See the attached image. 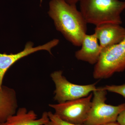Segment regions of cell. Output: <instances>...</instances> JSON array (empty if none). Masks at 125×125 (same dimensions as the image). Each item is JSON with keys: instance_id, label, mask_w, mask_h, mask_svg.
<instances>
[{"instance_id": "obj_1", "label": "cell", "mask_w": 125, "mask_h": 125, "mask_svg": "<svg viewBox=\"0 0 125 125\" xmlns=\"http://www.w3.org/2000/svg\"><path fill=\"white\" fill-rule=\"evenodd\" d=\"M48 14L56 29L74 46H80L87 33V23L76 5L64 0H51Z\"/></svg>"}, {"instance_id": "obj_2", "label": "cell", "mask_w": 125, "mask_h": 125, "mask_svg": "<svg viewBox=\"0 0 125 125\" xmlns=\"http://www.w3.org/2000/svg\"><path fill=\"white\" fill-rule=\"evenodd\" d=\"M80 12L87 23L97 26L106 23L121 24L125 1L119 0H80Z\"/></svg>"}, {"instance_id": "obj_3", "label": "cell", "mask_w": 125, "mask_h": 125, "mask_svg": "<svg viewBox=\"0 0 125 125\" xmlns=\"http://www.w3.org/2000/svg\"><path fill=\"white\" fill-rule=\"evenodd\" d=\"M107 91L102 87L93 92L92 105L84 125H101L117 122L120 113L125 109V103L114 106L106 103Z\"/></svg>"}, {"instance_id": "obj_4", "label": "cell", "mask_w": 125, "mask_h": 125, "mask_svg": "<svg viewBox=\"0 0 125 125\" xmlns=\"http://www.w3.org/2000/svg\"><path fill=\"white\" fill-rule=\"evenodd\" d=\"M125 70V37L117 44L103 49L94 66L93 77L107 79Z\"/></svg>"}, {"instance_id": "obj_5", "label": "cell", "mask_w": 125, "mask_h": 125, "mask_svg": "<svg viewBox=\"0 0 125 125\" xmlns=\"http://www.w3.org/2000/svg\"><path fill=\"white\" fill-rule=\"evenodd\" d=\"M93 94L75 100L50 104L55 114L63 120L77 125H83L88 116L92 105Z\"/></svg>"}, {"instance_id": "obj_6", "label": "cell", "mask_w": 125, "mask_h": 125, "mask_svg": "<svg viewBox=\"0 0 125 125\" xmlns=\"http://www.w3.org/2000/svg\"><path fill=\"white\" fill-rule=\"evenodd\" d=\"M51 77L55 87L54 99L58 103L84 97L97 89L96 83L79 85L71 83L62 75L61 71L54 72L51 74Z\"/></svg>"}, {"instance_id": "obj_7", "label": "cell", "mask_w": 125, "mask_h": 125, "mask_svg": "<svg viewBox=\"0 0 125 125\" xmlns=\"http://www.w3.org/2000/svg\"><path fill=\"white\" fill-rule=\"evenodd\" d=\"M59 42L58 39H54L44 45L34 47L33 43L30 42L26 43L22 51L16 54L0 53V90L2 87L3 79L6 72L15 62L38 51L45 50L52 54L51 49L58 45Z\"/></svg>"}, {"instance_id": "obj_8", "label": "cell", "mask_w": 125, "mask_h": 125, "mask_svg": "<svg viewBox=\"0 0 125 125\" xmlns=\"http://www.w3.org/2000/svg\"><path fill=\"white\" fill-rule=\"evenodd\" d=\"M95 35L103 49L120 42L125 37V28L120 24L106 23L96 26Z\"/></svg>"}, {"instance_id": "obj_9", "label": "cell", "mask_w": 125, "mask_h": 125, "mask_svg": "<svg viewBox=\"0 0 125 125\" xmlns=\"http://www.w3.org/2000/svg\"><path fill=\"white\" fill-rule=\"evenodd\" d=\"M81 46V48L75 53L76 59L91 64H96L99 59L102 49L95 34L91 35L85 34Z\"/></svg>"}, {"instance_id": "obj_10", "label": "cell", "mask_w": 125, "mask_h": 125, "mask_svg": "<svg viewBox=\"0 0 125 125\" xmlns=\"http://www.w3.org/2000/svg\"><path fill=\"white\" fill-rule=\"evenodd\" d=\"M48 112H45L38 118L33 110L28 111L25 107L20 108L14 115L11 116L1 125H45L49 122Z\"/></svg>"}, {"instance_id": "obj_11", "label": "cell", "mask_w": 125, "mask_h": 125, "mask_svg": "<svg viewBox=\"0 0 125 125\" xmlns=\"http://www.w3.org/2000/svg\"><path fill=\"white\" fill-rule=\"evenodd\" d=\"M18 107L15 90L2 85L0 90V123H4L10 117L14 115Z\"/></svg>"}, {"instance_id": "obj_12", "label": "cell", "mask_w": 125, "mask_h": 125, "mask_svg": "<svg viewBox=\"0 0 125 125\" xmlns=\"http://www.w3.org/2000/svg\"><path fill=\"white\" fill-rule=\"evenodd\" d=\"M49 121L45 125H77L67 122L61 119L56 114L52 112H48Z\"/></svg>"}, {"instance_id": "obj_13", "label": "cell", "mask_w": 125, "mask_h": 125, "mask_svg": "<svg viewBox=\"0 0 125 125\" xmlns=\"http://www.w3.org/2000/svg\"><path fill=\"white\" fill-rule=\"evenodd\" d=\"M102 87L107 92L118 94L125 98V83L119 85H107Z\"/></svg>"}, {"instance_id": "obj_14", "label": "cell", "mask_w": 125, "mask_h": 125, "mask_svg": "<svg viewBox=\"0 0 125 125\" xmlns=\"http://www.w3.org/2000/svg\"><path fill=\"white\" fill-rule=\"evenodd\" d=\"M117 122L121 125H125V109L120 113L117 117Z\"/></svg>"}, {"instance_id": "obj_15", "label": "cell", "mask_w": 125, "mask_h": 125, "mask_svg": "<svg viewBox=\"0 0 125 125\" xmlns=\"http://www.w3.org/2000/svg\"><path fill=\"white\" fill-rule=\"evenodd\" d=\"M66 2L71 5H76L80 0H64Z\"/></svg>"}, {"instance_id": "obj_16", "label": "cell", "mask_w": 125, "mask_h": 125, "mask_svg": "<svg viewBox=\"0 0 125 125\" xmlns=\"http://www.w3.org/2000/svg\"><path fill=\"white\" fill-rule=\"evenodd\" d=\"M121 125L119 124L118 123H117V122H111V123H106V124H104V125Z\"/></svg>"}, {"instance_id": "obj_17", "label": "cell", "mask_w": 125, "mask_h": 125, "mask_svg": "<svg viewBox=\"0 0 125 125\" xmlns=\"http://www.w3.org/2000/svg\"><path fill=\"white\" fill-rule=\"evenodd\" d=\"M0 125H1V123H0Z\"/></svg>"}, {"instance_id": "obj_18", "label": "cell", "mask_w": 125, "mask_h": 125, "mask_svg": "<svg viewBox=\"0 0 125 125\" xmlns=\"http://www.w3.org/2000/svg\"><path fill=\"white\" fill-rule=\"evenodd\" d=\"M41 1H42V0H41Z\"/></svg>"}]
</instances>
